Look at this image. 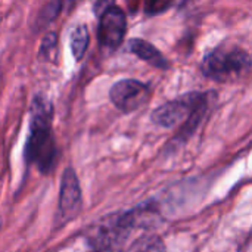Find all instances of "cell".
I'll return each instance as SVG.
<instances>
[{"mask_svg": "<svg viewBox=\"0 0 252 252\" xmlns=\"http://www.w3.org/2000/svg\"><path fill=\"white\" fill-rule=\"evenodd\" d=\"M89 41H90V37H89V30L86 25L81 24L71 31L69 47H71V52H72V56L75 58V61L80 62L84 58L87 47H89Z\"/></svg>", "mask_w": 252, "mask_h": 252, "instance_id": "obj_9", "label": "cell"}, {"mask_svg": "<svg viewBox=\"0 0 252 252\" xmlns=\"http://www.w3.org/2000/svg\"><path fill=\"white\" fill-rule=\"evenodd\" d=\"M154 214V208L139 207L136 210L108 217L97 226L92 238L93 252H112L128 239L134 229L140 227L142 223L149 220L148 217Z\"/></svg>", "mask_w": 252, "mask_h": 252, "instance_id": "obj_3", "label": "cell"}, {"mask_svg": "<svg viewBox=\"0 0 252 252\" xmlns=\"http://www.w3.org/2000/svg\"><path fill=\"white\" fill-rule=\"evenodd\" d=\"M126 32H127L126 12L117 4L108 6L99 15L97 38L100 44L114 52L123 44Z\"/></svg>", "mask_w": 252, "mask_h": 252, "instance_id": "obj_7", "label": "cell"}, {"mask_svg": "<svg viewBox=\"0 0 252 252\" xmlns=\"http://www.w3.org/2000/svg\"><path fill=\"white\" fill-rule=\"evenodd\" d=\"M202 74L214 81L229 83L244 78L251 71V56L239 46H219L201 62Z\"/></svg>", "mask_w": 252, "mask_h": 252, "instance_id": "obj_4", "label": "cell"}, {"mask_svg": "<svg viewBox=\"0 0 252 252\" xmlns=\"http://www.w3.org/2000/svg\"><path fill=\"white\" fill-rule=\"evenodd\" d=\"M111 4H114V0H94V12L100 15Z\"/></svg>", "mask_w": 252, "mask_h": 252, "instance_id": "obj_13", "label": "cell"}, {"mask_svg": "<svg viewBox=\"0 0 252 252\" xmlns=\"http://www.w3.org/2000/svg\"><path fill=\"white\" fill-rule=\"evenodd\" d=\"M109 99L117 109L130 114L148 103L151 99V87L134 78L118 80L109 90Z\"/></svg>", "mask_w": 252, "mask_h": 252, "instance_id": "obj_5", "label": "cell"}, {"mask_svg": "<svg viewBox=\"0 0 252 252\" xmlns=\"http://www.w3.org/2000/svg\"><path fill=\"white\" fill-rule=\"evenodd\" d=\"M58 146L53 136V105L44 94H35L30 106V133L24 158L41 174L53 171L58 162Z\"/></svg>", "mask_w": 252, "mask_h": 252, "instance_id": "obj_2", "label": "cell"}, {"mask_svg": "<svg viewBox=\"0 0 252 252\" xmlns=\"http://www.w3.org/2000/svg\"><path fill=\"white\" fill-rule=\"evenodd\" d=\"M186 1H188V0H186Z\"/></svg>", "mask_w": 252, "mask_h": 252, "instance_id": "obj_14", "label": "cell"}, {"mask_svg": "<svg viewBox=\"0 0 252 252\" xmlns=\"http://www.w3.org/2000/svg\"><path fill=\"white\" fill-rule=\"evenodd\" d=\"M176 0H146L145 1V13L148 16H157L167 12Z\"/></svg>", "mask_w": 252, "mask_h": 252, "instance_id": "obj_11", "label": "cell"}, {"mask_svg": "<svg viewBox=\"0 0 252 252\" xmlns=\"http://www.w3.org/2000/svg\"><path fill=\"white\" fill-rule=\"evenodd\" d=\"M83 207L81 186L75 171L69 167L63 171L59 189V204L56 221L58 224H66L78 216Z\"/></svg>", "mask_w": 252, "mask_h": 252, "instance_id": "obj_6", "label": "cell"}, {"mask_svg": "<svg viewBox=\"0 0 252 252\" xmlns=\"http://www.w3.org/2000/svg\"><path fill=\"white\" fill-rule=\"evenodd\" d=\"M38 55L44 61H49V62L56 59V55H58V35H56V32H49L43 38V41L40 44Z\"/></svg>", "mask_w": 252, "mask_h": 252, "instance_id": "obj_10", "label": "cell"}, {"mask_svg": "<svg viewBox=\"0 0 252 252\" xmlns=\"http://www.w3.org/2000/svg\"><path fill=\"white\" fill-rule=\"evenodd\" d=\"M134 252H165V245L159 238H148L134 247Z\"/></svg>", "mask_w": 252, "mask_h": 252, "instance_id": "obj_12", "label": "cell"}, {"mask_svg": "<svg viewBox=\"0 0 252 252\" xmlns=\"http://www.w3.org/2000/svg\"><path fill=\"white\" fill-rule=\"evenodd\" d=\"M127 50L130 53L136 55L143 62H146L148 65L157 68V69L167 71L170 68V62L161 53V50H158L152 43H149V41H146L143 38H131V40H128Z\"/></svg>", "mask_w": 252, "mask_h": 252, "instance_id": "obj_8", "label": "cell"}, {"mask_svg": "<svg viewBox=\"0 0 252 252\" xmlns=\"http://www.w3.org/2000/svg\"><path fill=\"white\" fill-rule=\"evenodd\" d=\"M214 100H217V94L213 90L190 92L154 109L151 120L162 128L179 127V133L173 142L182 145L198 130Z\"/></svg>", "mask_w": 252, "mask_h": 252, "instance_id": "obj_1", "label": "cell"}]
</instances>
